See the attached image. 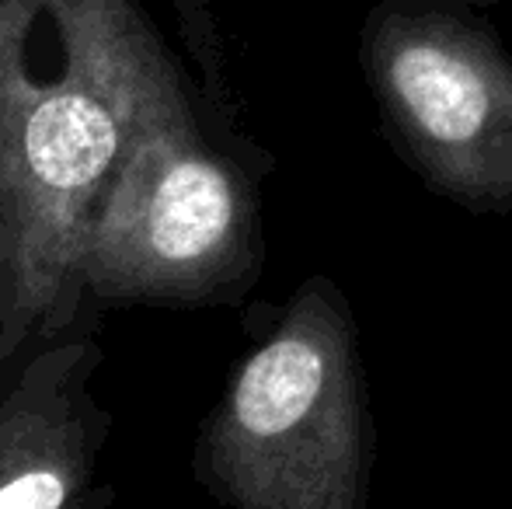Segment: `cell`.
<instances>
[{"instance_id": "6da1fadb", "label": "cell", "mask_w": 512, "mask_h": 509, "mask_svg": "<svg viewBox=\"0 0 512 509\" xmlns=\"http://www.w3.org/2000/svg\"><path fill=\"white\" fill-rule=\"evenodd\" d=\"M168 56L140 0H0V363L102 311L84 231Z\"/></svg>"}, {"instance_id": "7a4b0ae2", "label": "cell", "mask_w": 512, "mask_h": 509, "mask_svg": "<svg viewBox=\"0 0 512 509\" xmlns=\"http://www.w3.org/2000/svg\"><path fill=\"white\" fill-rule=\"evenodd\" d=\"M276 157L213 109L175 53L91 210L84 290L115 307H241L265 269L262 182Z\"/></svg>"}, {"instance_id": "3957f363", "label": "cell", "mask_w": 512, "mask_h": 509, "mask_svg": "<svg viewBox=\"0 0 512 509\" xmlns=\"http://www.w3.org/2000/svg\"><path fill=\"white\" fill-rule=\"evenodd\" d=\"M241 321L251 346L192 447L199 489L234 509H363L377 422L345 290L314 272Z\"/></svg>"}, {"instance_id": "277c9868", "label": "cell", "mask_w": 512, "mask_h": 509, "mask_svg": "<svg viewBox=\"0 0 512 509\" xmlns=\"http://www.w3.org/2000/svg\"><path fill=\"white\" fill-rule=\"evenodd\" d=\"M359 74L391 154L450 206L512 213V53L471 7L373 0Z\"/></svg>"}, {"instance_id": "5b68a950", "label": "cell", "mask_w": 512, "mask_h": 509, "mask_svg": "<svg viewBox=\"0 0 512 509\" xmlns=\"http://www.w3.org/2000/svg\"><path fill=\"white\" fill-rule=\"evenodd\" d=\"M105 311L28 342L0 363V509L112 506L98 485L112 415L91 394Z\"/></svg>"}, {"instance_id": "8992f818", "label": "cell", "mask_w": 512, "mask_h": 509, "mask_svg": "<svg viewBox=\"0 0 512 509\" xmlns=\"http://www.w3.org/2000/svg\"><path fill=\"white\" fill-rule=\"evenodd\" d=\"M432 4H446V7H471V11H488V7H499L506 0H432Z\"/></svg>"}]
</instances>
